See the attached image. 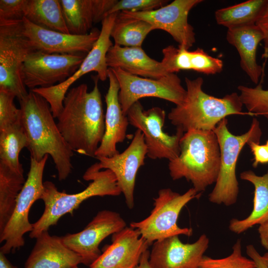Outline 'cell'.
<instances>
[{
    "instance_id": "cell-19",
    "label": "cell",
    "mask_w": 268,
    "mask_h": 268,
    "mask_svg": "<svg viewBox=\"0 0 268 268\" xmlns=\"http://www.w3.org/2000/svg\"><path fill=\"white\" fill-rule=\"evenodd\" d=\"M149 246L137 229L126 226L112 234L111 244L89 268H135Z\"/></svg>"
},
{
    "instance_id": "cell-17",
    "label": "cell",
    "mask_w": 268,
    "mask_h": 268,
    "mask_svg": "<svg viewBox=\"0 0 268 268\" xmlns=\"http://www.w3.org/2000/svg\"><path fill=\"white\" fill-rule=\"evenodd\" d=\"M24 32L36 51L48 54L87 55L99 38L100 31L73 35L48 30L23 18Z\"/></svg>"
},
{
    "instance_id": "cell-29",
    "label": "cell",
    "mask_w": 268,
    "mask_h": 268,
    "mask_svg": "<svg viewBox=\"0 0 268 268\" xmlns=\"http://www.w3.org/2000/svg\"><path fill=\"white\" fill-rule=\"evenodd\" d=\"M25 181L23 175L0 163V233L12 215Z\"/></svg>"
},
{
    "instance_id": "cell-35",
    "label": "cell",
    "mask_w": 268,
    "mask_h": 268,
    "mask_svg": "<svg viewBox=\"0 0 268 268\" xmlns=\"http://www.w3.org/2000/svg\"><path fill=\"white\" fill-rule=\"evenodd\" d=\"M168 1L165 0H117L107 16L123 11L136 12L152 10L167 4Z\"/></svg>"
},
{
    "instance_id": "cell-8",
    "label": "cell",
    "mask_w": 268,
    "mask_h": 268,
    "mask_svg": "<svg viewBox=\"0 0 268 268\" xmlns=\"http://www.w3.org/2000/svg\"><path fill=\"white\" fill-rule=\"evenodd\" d=\"M35 51L24 34L23 20H0V90L12 93L19 101L28 94L22 77V66Z\"/></svg>"
},
{
    "instance_id": "cell-7",
    "label": "cell",
    "mask_w": 268,
    "mask_h": 268,
    "mask_svg": "<svg viewBox=\"0 0 268 268\" xmlns=\"http://www.w3.org/2000/svg\"><path fill=\"white\" fill-rule=\"evenodd\" d=\"M201 193L193 188L183 194L173 191L170 188L160 189L158 196L153 199L154 208L149 215L138 222H132L130 227L137 229L149 245L165 238L184 235L193 234L191 228H181L177 221L183 208L191 200L199 198Z\"/></svg>"
},
{
    "instance_id": "cell-28",
    "label": "cell",
    "mask_w": 268,
    "mask_h": 268,
    "mask_svg": "<svg viewBox=\"0 0 268 268\" xmlns=\"http://www.w3.org/2000/svg\"><path fill=\"white\" fill-rule=\"evenodd\" d=\"M268 0H248L216 10V23L228 29L256 25L263 14Z\"/></svg>"
},
{
    "instance_id": "cell-12",
    "label": "cell",
    "mask_w": 268,
    "mask_h": 268,
    "mask_svg": "<svg viewBox=\"0 0 268 268\" xmlns=\"http://www.w3.org/2000/svg\"><path fill=\"white\" fill-rule=\"evenodd\" d=\"M111 69L119 84V102L126 115L131 107L141 98H158L177 106L183 102L186 96V89L175 73L152 79L134 75L119 68Z\"/></svg>"
},
{
    "instance_id": "cell-3",
    "label": "cell",
    "mask_w": 268,
    "mask_h": 268,
    "mask_svg": "<svg viewBox=\"0 0 268 268\" xmlns=\"http://www.w3.org/2000/svg\"><path fill=\"white\" fill-rule=\"evenodd\" d=\"M180 154L169 161V174L173 180L182 178L191 182L201 193L215 183L220 166V151L213 131L191 130L180 141Z\"/></svg>"
},
{
    "instance_id": "cell-16",
    "label": "cell",
    "mask_w": 268,
    "mask_h": 268,
    "mask_svg": "<svg viewBox=\"0 0 268 268\" xmlns=\"http://www.w3.org/2000/svg\"><path fill=\"white\" fill-rule=\"evenodd\" d=\"M147 153L144 135L137 129L128 147L122 153L112 157H96L101 170L109 169L115 175L117 183L123 194L130 209L134 205V190L136 174L144 165Z\"/></svg>"
},
{
    "instance_id": "cell-22",
    "label": "cell",
    "mask_w": 268,
    "mask_h": 268,
    "mask_svg": "<svg viewBox=\"0 0 268 268\" xmlns=\"http://www.w3.org/2000/svg\"><path fill=\"white\" fill-rule=\"evenodd\" d=\"M69 34L85 35L107 16L117 0H59Z\"/></svg>"
},
{
    "instance_id": "cell-13",
    "label": "cell",
    "mask_w": 268,
    "mask_h": 268,
    "mask_svg": "<svg viewBox=\"0 0 268 268\" xmlns=\"http://www.w3.org/2000/svg\"><path fill=\"white\" fill-rule=\"evenodd\" d=\"M86 55L48 54L35 51L28 55L22 68V77L30 90L63 82L78 68Z\"/></svg>"
},
{
    "instance_id": "cell-6",
    "label": "cell",
    "mask_w": 268,
    "mask_h": 268,
    "mask_svg": "<svg viewBox=\"0 0 268 268\" xmlns=\"http://www.w3.org/2000/svg\"><path fill=\"white\" fill-rule=\"evenodd\" d=\"M226 118L221 121L213 130L216 135L220 151V166L215 186L208 195L210 202L231 206L235 204L239 194V184L236 167L243 147L250 141L260 143L262 132L259 121L253 118L249 130L236 135L227 127Z\"/></svg>"
},
{
    "instance_id": "cell-9",
    "label": "cell",
    "mask_w": 268,
    "mask_h": 268,
    "mask_svg": "<svg viewBox=\"0 0 268 268\" xmlns=\"http://www.w3.org/2000/svg\"><path fill=\"white\" fill-rule=\"evenodd\" d=\"M118 13L111 14L102 20L98 39L75 72L66 80L47 88L38 87L32 91L43 97L49 103L55 118H58L63 109V101L69 87L83 75L91 71L97 73L101 81L108 78L109 67L106 62L108 50L113 45L111 33Z\"/></svg>"
},
{
    "instance_id": "cell-36",
    "label": "cell",
    "mask_w": 268,
    "mask_h": 268,
    "mask_svg": "<svg viewBox=\"0 0 268 268\" xmlns=\"http://www.w3.org/2000/svg\"><path fill=\"white\" fill-rule=\"evenodd\" d=\"M26 1V0H0V20H22Z\"/></svg>"
},
{
    "instance_id": "cell-1",
    "label": "cell",
    "mask_w": 268,
    "mask_h": 268,
    "mask_svg": "<svg viewBox=\"0 0 268 268\" xmlns=\"http://www.w3.org/2000/svg\"><path fill=\"white\" fill-rule=\"evenodd\" d=\"M97 76L88 92L86 84L70 89L63 101L58 127L73 152L95 158L105 133V118Z\"/></svg>"
},
{
    "instance_id": "cell-26",
    "label": "cell",
    "mask_w": 268,
    "mask_h": 268,
    "mask_svg": "<svg viewBox=\"0 0 268 268\" xmlns=\"http://www.w3.org/2000/svg\"><path fill=\"white\" fill-rule=\"evenodd\" d=\"M242 180L251 183L254 187L253 208L252 212L243 219H232L229 229L239 234L256 225H260L268 219V170L263 176L257 175L251 170L240 175Z\"/></svg>"
},
{
    "instance_id": "cell-15",
    "label": "cell",
    "mask_w": 268,
    "mask_h": 268,
    "mask_svg": "<svg viewBox=\"0 0 268 268\" xmlns=\"http://www.w3.org/2000/svg\"><path fill=\"white\" fill-rule=\"evenodd\" d=\"M126 226L119 213L105 209L99 211L82 231L67 234L62 239L67 248L80 257L82 264L90 266L102 254L99 248L101 242Z\"/></svg>"
},
{
    "instance_id": "cell-31",
    "label": "cell",
    "mask_w": 268,
    "mask_h": 268,
    "mask_svg": "<svg viewBox=\"0 0 268 268\" xmlns=\"http://www.w3.org/2000/svg\"><path fill=\"white\" fill-rule=\"evenodd\" d=\"M155 30L143 20L116 17L111 33L115 45L126 47H141L147 35Z\"/></svg>"
},
{
    "instance_id": "cell-38",
    "label": "cell",
    "mask_w": 268,
    "mask_h": 268,
    "mask_svg": "<svg viewBox=\"0 0 268 268\" xmlns=\"http://www.w3.org/2000/svg\"><path fill=\"white\" fill-rule=\"evenodd\" d=\"M256 25L260 28L263 34L265 49L264 55L267 58L268 57V4Z\"/></svg>"
},
{
    "instance_id": "cell-30",
    "label": "cell",
    "mask_w": 268,
    "mask_h": 268,
    "mask_svg": "<svg viewBox=\"0 0 268 268\" xmlns=\"http://www.w3.org/2000/svg\"><path fill=\"white\" fill-rule=\"evenodd\" d=\"M27 145V138L21 122L0 129V163L23 175L24 170L19 159V153Z\"/></svg>"
},
{
    "instance_id": "cell-14",
    "label": "cell",
    "mask_w": 268,
    "mask_h": 268,
    "mask_svg": "<svg viewBox=\"0 0 268 268\" xmlns=\"http://www.w3.org/2000/svg\"><path fill=\"white\" fill-rule=\"evenodd\" d=\"M202 0H175L152 10L133 12L121 11L118 16L145 21L156 29L167 32L177 42L178 47L189 50L196 42L193 27L188 22L191 10Z\"/></svg>"
},
{
    "instance_id": "cell-39",
    "label": "cell",
    "mask_w": 268,
    "mask_h": 268,
    "mask_svg": "<svg viewBox=\"0 0 268 268\" xmlns=\"http://www.w3.org/2000/svg\"><path fill=\"white\" fill-rule=\"evenodd\" d=\"M258 231L262 246L268 250V219L259 225Z\"/></svg>"
},
{
    "instance_id": "cell-5",
    "label": "cell",
    "mask_w": 268,
    "mask_h": 268,
    "mask_svg": "<svg viewBox=\"0 0 268 268\" xmlns=\"http://www.w3.org/2000/svg\"><path fill=\"white\" fill-rule=\"evenodd\" d=\"M83 179L92 182L82 192L73 194L60 192L51 181L44 182L40 199L44 201L45 208L40 218L32 224L30 238L36 239L43 231L56 225L62 216L67 213L72 214L83 201L89 198L117 196L122 193L114 173L109 169L101 170L98 162L86 170Z\"/></svg>"
},
{
    "instance_id": "cell-43",
    "label": "cell",
    "mask_w": 268,
    "mask_h": 268,
    "mask_svg": "<svg viewBox=\"0 0 268 268\" xmlns=\"http://www.w3.org/2000/svg\"><path fill=\"white\" fill-rule=\"evenodd\" d=\"M260 258L262 263L268 268V252L266 253L263 256H260Z\"/></svg>"
},
{
    "instance_id": "cell-25",
    "label": "cell",
    "mask_w": 268,
    "mask_h": 268,
    "mask_svg": "<svg viewBox=\"0 0 268 268\" xmlns=\"http://www.w3.org/2000/svg\"><path fill=\"white\" fill-rule=\"evenodd\" d=\"M227 42L235 47L240 57V67L251 81L258 84L263 73V67L257 61V50L263 41V34L256 25L229 29L226 34Z\"/></svg>"
},
{
    "instance_id": "cell-20",
    "label": "cell",
    "mask_w": 268,
    "mask_h": 268,
    "mask_svg": "<svg viewBox=\"0 0 268 268\" xmlns=\"http://www.w3.org/2000/svg\"><path fill=\"white\" fill-rule=\"evenodd\" d=\"M109 88L105 97L106 112L105 116V133L95 152L96 157H112L119 153L116 145L126 137L129 124L128 118L122 111L119 99L120 86L111 68H109Z\"/></svg>"
},
{
    "instance_id": "cell-41",
    "label": "cell",
    "mask_w": 268,
    "mask_h": 268,
    "mask_svg": "<svg viewBox=\"0 0 268 268\" xmlns=\"http://www.w3.org/2000/svg\"><path fill=\"white\" fill-rule=\"evenodd\" d=\"M150 252L147 250L142 255L140 260L135 268H152L149 263Z\"/></svg>"
},
{
    "instance_id": "cell-45",
    "label": "cell",
    "mask_w": 268,
    "mask_h": 268,
    "mask_svg": "<svg viewBox=\"0 0 268 268\" xmlns=\"http://www.w3.org/2000/svg\"><path fill=\"white\" fill-rule=\"evenodd\" d=\"M266 145L268 147V140L267 141Z\"/></svg>"
},
{
    "instance_id": "cell-11",
    "label": "cell",
    "mask_w": 268,
    "mask_h": 268,
    "mask_svg": "<svg viewBox=\"0 0 268 268\" xmlns=\"http://www.w3.org/2000/svg\"><path fill=\"white\" fill-rule=\"evenodd\" d=\"M127 116L129 124L143 133L149 158L169 161L178 156L180 141L184 133L179 129L172 135L164 132L166 113L163 109L154 107L145 110L138 101L129 109Z\"/></svg>"
},
{
    "instance_id": "cell-2",
    "label": "cell",
    "mask_w": 268,
    "mask_h": 268,
    "mask_svg": "<svg viewBox=\"0 0 268 268\" xmlns=\"http://www.w3.org/2000/svg\"><path fill=\"white\" fill-rule=\"evenodd\" d=\"M20 122L28 140L30 157L41 160L50 155L55 163L59 181L66 179L71 173L73 152L62 135L48 102L30 90L19 101Z\"/></svg>"
},
{
    "instance_id": "cell-24",
    "label": "cell",
    "mask_w": 268,
    "mask_h": 268,
    "mask_svg": "<svg viewBox=\"0 0 268 268\" xmlns=\"http://www.w3.org/2000/svg\"><path fill=\"white\" fill-rule=\"evenodd\" d=\"M163 59L161 62L168 73L180 70H191L205 74L220 73L223 67L221 60L213 57L202 49L194 51L169 45L162 49Z\"/></svg>"
},
{
    "instance_id": "cell-33",
    "label": "cell",
    "mask_w": 268,
    "mask_h": 268,
    "mask_svg": "<svg viewBox=\"0 0 268 268\" xmlns=\"http://www.w3.org/2000/svg\"><path fill=\"white\" fill-rule=\"evenodd\" d=\"M238 89L241 101L249 113L263 115L268 120V90L263 89L261 84L254 88L239 85Z\"/></svg>"
},
{
    "instance_id": "cell-23",
    "label": "cell",
    "mask_w": 268,
    "mask_h": 268,
    "mask_svg": "<svg viewBox=\"0 0 268 268\" xmlns=\"http://www.w3.org/2000/svg\"><path fill=\"white\" fill-rule=\"evenodd\" d=\"M106 62L109 68H119L142 77L158 79L169 74L162 63L149 57L142 47L114 44L108 50Z\"/></svg>"
},
{
    "instance_id": "cell-27",
    "label": "cell",
    "mask_w": 268,
    "mask_h": 268,
    "mask_svg": "<svg viewBox=\"0 0 268 268\" xmlns=\"http://www.w3.org/2000/svg\"><path fill=\"white\" fill-rule=\"evenodd\" d=\"M24 17L40 27L69 34L59 0H26Z\"/></svg>"
},
{
    "instance_id": "cell-37",
    "label": "cell",
    "mask_w": 268,
    "mask_h": 268,
    "mask_svg": "<svg viewBox=\"0 0 268 268\" xmlns=\"http://www.w3.org/2000/svg\"><path fill=\"white\" fill-rule=\"evenodd\" d=\"M248 145L254 155L253 166L257 167L259 164L268 163V147L254 141H250Z\"/></svg>"
},
{
    "instance_id": "cell-10",
    "label": "cell",
    "mask_w": 268,
    "mask_h": 268,
    "mask_svg": "<svg viewBox=\"0 0 268 268\" xmlns=\"http://www.w3.org/2000/svg\"><path fill=\"white\" fill-rule=\"evenodd\" d=\"M46 155L40 161L30 157L29 171L25 184L17 198L11 217L0 233V243L4 242L0 252L5 255L24 246V235L32 230L29 212L32 204L40 199L44 189L43 176L48 158Z\"/></svg>"
},
{
    "instance_id": "cell-32",
    "label": "cell",
    "mask_w": 268,
    "mask_h": 268,
    "mask_svg": "<svg viewBox=\"0 0 268 268\" xmlns=\"http://www.w3.org/2000/svg\"><path fill=\"white\" fill-rule=\"evenodd\" d=\"M200 268H257V265L252 259L243 256L241 240L238 239L233 246L230 255L220 259L204 256Z\"/></svg>"
},
{
    "instance_id": "cell-44",
    "label": "cell",
    "mask_w": 268,
    "mask_h": 268,
    "mask_svg": "<svg viewBox=\"0 0 268 268\" xmlns=\"http://www.w3.org/2000/svg\"><path fill=\"white\" fill-rule=\"evenodd\" d=\"M79 268L77 266H74L73 267H71V268Z\"/></svg>"
},
{
    "instance_id": "cell-42",
    "label": "cell",
    "mask_w": 268,
    "mask_h": 268,
    "mask_svg": "<svg viewBox=\"0 0 268 268\" xmlns=\"http://www.w3.org/2000/svg\"><path fill=\"white\" fill-rule=\"evenodd\" d=\"M0 268H19L13 265L6 258L5 255L0 252Z\"/></svg>"
},
{
    "instance_id": "cell-18",
    "label": "cell",
    "mask_w": 268,
    "mask_h": 268,
    "mask_svg": "<svg viewBox=\"0 0 268 268\" xmlns=\"http://www.w3.org/2000/svg\"><path fill=\"white\" fill-rule=\"evenodd\" d=\"M209 240L205 234L193 243H182L179 236L155 242L149 254L152 268H200Z\"/></svg>"
},
{
    "instance_id": "cell-4",
    "label": "cell",
    "mask_w": 268,
    "mask_h": 268,
    "mask_svg": "<svg viewBox=\"0 0 268 268\" xmlns=\"http://www.w3.org/2000/svg\"><path fill=\"white\" fill-rule=\"evenodd\" d=\"M186 94L183 102L168 114L171 123L184 133L189 130L213 131L229 115L249 114L242 112V104L236 92L222 98L211 96L202 88L203 79L185 77Z\"/></svg>"
},
{
    "instance_id": "cell-34",
    "label": "cell",
    "mask_w": 268,
    "mask_h": 268,
    "mask_svg": "<svg viewBox=\"0 0 268 268\" xmlns=\"http://www.w3.org/2000/svg\"><path fill=\"white\" fill-rule=\"evenodd\" d=\"M15 97L12 93L0 90V129L20 122L21 111L14 104Z\"/></svg>"
},
{
    "instance_id": "cell-21",
    "label": "cell",
    "mask_w": 268,
    "mask_h": 268,
    "mask_svg": "<svg viewBox=\"0 0 268 268\" xmlns=\"http://www.w3.org/2000/svg\"><path fill=\"white\" fill-rule=\"evenodd\" d=\"M36 239L24 268H70L82 264L80 257L64 244L62 237L45 231Z\"/></svg>"
},
{
    "instance_id": "cell-40",
    "label": "cell",
    "mask_w": 268,
    "mask_h": 268,
    "mask_svg": "<svg viewBox=\"0 0 268 268\" xmlns=\"http://www.w3.org/2000/svg\"><path fill=\"white\" fill-rule=\"evenodd\" d=\"M247 253L255 261L257 265V268H267L261 261L260 258V255L253 245H249L247 246Z\"/></svg>"
}]
</instances>
